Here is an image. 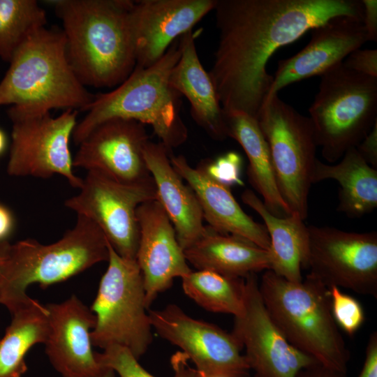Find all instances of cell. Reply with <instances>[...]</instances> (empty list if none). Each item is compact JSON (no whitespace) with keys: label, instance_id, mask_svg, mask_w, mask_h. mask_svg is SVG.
<instances>
[{"label":"cell","instance_id":"obj_38","mask_svg":"<svg viewBox=\"0 0 377 377\" xmlns=\"http://www.w3.org/2000/svg\"><path fill=\"white\" fill-rule=\"evenodd\" d=\"M13 226L10 212L0 202V242L6 241Z\"/></svg>","mask_w":377,"mask_h":377},{"label":"cell","instance_id":"obj_6","mask_svg":"<svg viewBox=\"0 0 377 377\" xmlns=\"http://www.w3.org/2000/svg\"><path fill=\"white\" fill-rule=\"evenodd\" d=\"M259 290L272 320L292 346L324 367L347 373L350 355L332 315L329 288L310 274L292 282L266 270Z\"/></svg>","mask_w":377,"mask_h":377},{"label":"cell","instance_id":"obj_5","mask_svg":"<svg viewBox=\"0 0 377 377\" xmlns=\"http://www.w3.org/2000/svg\"><path fill=\"white\" fill-rule=\"evenodd\" d=\"M74 226L57 242L43 244L34 239L0 242L3 262L0 267V304L13 311L30 297L28 287L41 288L64 281L108 260V240L85 216L77 215Z\"/></svg>","mask_w":377,"mask_h":377},{"label":"cell","instance_id":"obj_3","mask_svg":"<svg viewBox=\"0 0 377 377\" xmlns=\"http://www.w3.org/2000/svg\"><path fill=\"white\" fill-rule=\"evenodd\" d=\"M0 82V106L27 115L52 109L84 112L95 95L73 71L66 52L62 30L43 27L34 32L9 62Z\"/></svg>","mask_w":377,"mask_h":377},{"label":"cell","instance_id":"obj_37","mask_svg":"<svg viewBox=\"0 0 377 377\" xmlns=\"http://www.w3.org/2000/svg\"><path fill=\"white\" fill-rule=\"evenodd\" d=\"M296 377H347V373L331 369L316 363L302 369Z\"/></svg>","mask_w":377,"mask_h":377},{"label":"cell","instance_id":"obj_13","mask_svg":"<svg viewBox=\"0 0 377 377\" xmlns=\"http://www.w3.org/2000/svg\"><path fill=\"white\" fill-rule=\"evenodd\" d=\"M148 313L152 329L179 347L205 376L249 377L243 348L232 332L193 318L175 304Z\"/></svg>","mask_w":377,"mask_h":377},{"label":"cell","instance_id":"obj_31","mask_svg":"<svg viewBox=\"0 0 377 377\" xmlns=\"http://www.w3.org/2000/svg\"><path fill=\"white\" fill-rule=\"evenodd\" d=\"M329 289L334 320L339 327L352 337L364 323V309L358 300L343 293L337 286H332Z\"/></svg>","mask_w":377,"mask_h":377},{"label":"cell","instance_id":"obj_42","mask_svg":"<svg viewBox=\"0 0 377 377\" xmlns=\"http://www.w3.org/2000/svg\"><path fill=\"white\" fill-rule=\"evenodd\" d=\"M203 377H206V376H205L203 375Z\"/></svg>","mask_w":377,"mask_h":377},{"label":"cell","instance_id":"obj_17","mask_svg":"<svg viewBox=\"0 0 377 377\" xmlns=\"http://www.w3.org/2000/svg\"><path fill=\"white\" fill-rule=\"evenodd\" d=\"M136 215L140 239L135 260L142 275L149 309L158 294L172 286L175 278L182 279L192 270L175 228L156 199L140 204Z\"/></svg>","mask_w":377,"mask_h":377},{"label":"cell","instance_id":"obj_40","mask_svg":"<svg viewBox=\"0 0 377 377\" xmlns=\"http://www.w3.org/2000/svg\"><path fill=\"white\" fill-rule=\"evenodd\" d=\"M6 136L5 133L0 128V154H1L6 147Z\"/></svg>","mask_w":377,"mask_h":377},{"label":"cell","instance_id":"obj_10","mask_svg":"<svg viewBox=\"0 0 377 377\" xmlns=\"http://www.w3.org/2000/svg\"><path fill=\"white\" fill-rule=\"evenodd\" d=\"M77 110H65L53 117L50 112L27 115L8 110L12 122L7 173L13 177L47 179L59 175L80 188L83 179L73 172L69 142L77 124Z\"/></svg>","mask_w":377,"mask_h":377},{"label":"cell","instance_id":"obj_33","mask_svg":"<svg viewBox=\"0 0 377 377\" xmlns=\"http://www.w3.org/2000/svg\"><path fill=\"white\" fill-rule=\"evenodd\" d=\"M343 64L355 73L377 78V50L357 49L344 59Z\"/></svg>","mask_w":377,"mask_h":377},{"label":"cell","instance_id":"obj_2","mask_svg":"<svg viewBox=\"0 0 377 377\" xmlns=\"http://www.w3.org/2000/svg\"><path fill=\"white\" fill-rule=\"evenodd\" d=\"M61 21L66 52L84 85L112 87L133 71L136 58L130 0H53Z\"/></svg>","mask_w":377,"mask_h":377},{"label":"cell","instance_id":"obj_4","mask_svg":"<svg viewBox=\"0 0 377 377\" xmlns=\"http://www.w3.org/2000/svg\"><path fill=\"white\" fill-rule=\"evenodd\" d=\"M180 57L179 40L153 65L135 66L131 74L111 91L96 94L77 124L73 139L78 145L101 123L112 119H132L148 124L170 151L183 144L188 131L179 110L181 97L170 77Z\"/></svg>","mask_w":377,"mask_h":377},{"label":"cell","instance_id":"obj_24","mask_svg":"<svg viewBox=\"0 0 377 377\" xmlns=\"http://www.w3.org/2000/svg\"><path fill=\"white\" fill-rule=\"evenodd\" d=\"M224 118L227 136L235 140L246 153L249 182L261 195L266 207L279 217L290 215L279 191L269 147L257 119L239 111H224Z\"/></svg>","mask_w":377,"mask_h":377},{"label":"cell","instance_id":"obj_20","mask_svg":"<svg viewBox=\"0 0 377 377\" xmlns=\"http://www.w3.org/2000/svg\"><path fill=\"white\" fill-rule=\"evenodd\" d=\"M171 164L196 195L209 226L218 232L246 239L268 250L270 239L265 225L246 214L230 187L211 177L201 164L193 168L182 156L170 154Z\"/></svg>","mask_w":377,"mask_h":377},{"label":"cell","instance_id":"obj_22","mask_svg":"<svg viewBox=\"0 0 377 377\" xmlns=\"http://www.w3.org/2000/svg\"><path fill=\"white\" fill-rule=\"evenodd\" d=\"M196 34L191 30L179 37L180 57L172 70L170 82L191 105V114L197 124L213 139L226 138L224 111L213 82L198 57Z\"/></svg>","mask_w":377,"mask_h":377},{"label":"cell","instance_id":"obj_21","mask_svg":"<svg viewBox=\"0 0 377 377\" xmlns=\"http://www.w3.org/2000/svg\"><path fill=\"white\" fill-rule=\"evenodd\" d=\"M171 154L161 142L149 141L144 150L146 165L155 184L156 200L170 219L184 251L202 235L205 226L198 199L172 165Z\"/></svg>","mask_w":377,"mask_h":377},{"label":"cell","instance_id":"obj_27","mask_svg":"<svg viewBox=\"0 0 377 377\" xmlns=\"http://www.w3.org/2000/svg\"><path fill=\"white\" fill-rule=\"evenodd\" d=\"M10 313V323L0 339V377H22L27 371V353L47 339L48 312L46 306L30 297Z\"/></svg>","mask_w":377,"mask_h":377},{"label":"cell","instance_id":"obj_41","mask_svg":"<svg viewBox=\"0 0 377 377\" xmlns=\"http://www.w3.org/2000/svg\"><path fill=\"white\" fill-rule=\"evenodd\" d=\"M3 259H4V256H3V249H2V246H1V245L0 244V267L3 264Z\"/></svg>","mask_w":377,"mask_h":377},{"label":"cell","instance_id":"obj_8","mask_svg":"<svg viewBox=\"0 0 377 377\" xmlns=\"http://www.w3.org/2000/svg\"><path fill=\"white\" fill-rule=\"evenodd\" d=\"M108 268L90 307L96 318L92 345L123 346L139 360L153 339L142 275L136 260L119 256L108 241Z\"/></svg>","mask_w":377,"mask_h":377},{"label":"cell","instance_id":"obj_15","mask_svg":"<svg viewBox=\"0 0 377 377\" xmlns=\"http://www.w3.org/2000/svg\"><path fill=\"white\" fill-rule=\"evenodd\" d=\"M149 141L145 124L112 118L96 126L78 145L73 165L125 184L146 182L152 179L144 156Z\"/></svg>","mask_w":377,"mask_h":377},{"label":"cell","instance_id":"obj_36","mask_svg":"<svg viewBox=\"0 0 377 377\" xmlns=\"http://www.w3.org/2000/svg\"><path fill=\"white\" fill-rule=\"evenodd\" d=\"M363 6L362 23L368 41L377 40V1L361 0Z\"/></svg>","mask_w":377,"mask_h":377},{"label":"cell","instance_id":"obj_29","mask_svg":"<svg viewBox=\"0 0 377 377\" xmlns=\"http://www.w3.org/2000/svg\"><path fill=\"white\" fill-rule=\"evenodd\" d=\"M45 10L36 0H0V57L10 62L36 31L45 27Z\"/></svg>","mask_w":377,"mask_h":377},{"label":"cell","instance_id":"obj_9","mask_svg":"<svg viewBox=\"0 0 377 377\" xmlns=\"http://www.w3.org/2000/svg\"><path fill=\"white\" fill-rule=\"evenodd\" d=\"M257 121L269 147L279 191L291 214L305 220L318 147L311 121L278 94L264 100Z\"/></svg>","mask_w":377,"mask_h":377},{"label":"cell","instance_id":"obj_18","mask_svg":"<svg viewBox=\"0 0 377 377\" xmlns=\"http://www.w3.org/2000/svg\"><path fill=\"white\" fill-rule=\"evenodd\" d=\"M311 31V39L303 49L279 61L265 98L290 84L320 76L368 41L362 20L355 17L337 16Z\"/></svg>","mask_w":377,"mask_h":377},{"label":"cell","instance_id":"obj_28","mask_svg":"<svg viewBox=\"0 0 377 377\" xmlns=\"http://www.w3.org/2000/svg\"><path fill=\"white\" fill-rule=\"evenodd\" d=\"M182 286L188 297L209 311L236 316L242 311L244 278L198 269L182 277Z\"/></svg>","mask_w":377,"mask_h":377},{"label":"cell","instance_id":"obj_30","mask_svg":"<svg viewBox=\"0 0 377 377\" xmlns=\"http://www.w3.org/2000/svg\"><path fill=\"white\" fill-rule=\"evenodd\" d=\"M96 355L101 367L112 369L119 377H155L143 368L138 360L123 346H110L104 349L103 353H96ZM182 352H177L172 355L170 360L174 372L172 377H203V374L192 367Z\"/></svg>","mask_w":377,"mask_h":377},{"label":"cell","instance_id":"obj_34","mask_svg":"<svg viewBox=\"0 0 377 377\" xmlns=\"http://www.w3.org/2000/svg\"><path fill=\"white\" fill-rule=\"evenodd\" d=\"M355 148L369 165L377 168V123Z\"/></svg>","mask_w":377,"mask_h":377},{"label":"cell","instance_id":"obj_14","mask_svg":"<svg viewBox=\"0 0 377 377\" xmlns=\"http://www.w3.org/2000/svg\"><path fill=\"white\" fill-rule=\"evenodd\" d=\"M234 318L232 333L245 348L254 377H296L304 368L318 363L292 346L272 320L256 274L244 277L243 309Z\"/></svg>","mask_w":377,"mask_h":377},{"label":"cell","instance_id":"obj_11","mask_svg":"<svg viewBox=\"0 0 377 377\" xmlns=\"http://www.w3.org/2000/svg\"><path fill=\"white\" fill-rule=\"evenodd\" d=\"M79 189L64 202L65 207L93 221L119 256L135 260L140 239L136 210L140 204L156 199L153 178L125 184L90 170Z\"/></svg>","mask_w":377,"mask_h":377},{"label":"cell","instance_id":"obj_39","mask_svg":"<svg viewBox=\"0 0 377 377\" xmlns=\"http://www.w3.org/2000/svg\"><path fill=\"white\" fill-rule=\"evenodd\" d=\"M96 377H117V374L112 369L104 367L102 371Z\"/></svg>","mask_w":377,"mask_h":377},{"label":"cell","instance_id":"obj_19","mask_svg":"<svg viewBox=\"0 0 377 377\" xmlns=\"http://www.w3.org/2000/svg\"><path fill=\"white\" fill-rule=\"evenodd\" d=\"M46 306L49 332L45 353L63 377H96L104 367L94 352L91 333L96 318L75 295Z\"/></svg>","mask_w":377,"mask_h":377},{"label":"cell","instance_id":"obj_26","mask_svg":"<svg viewBox=\"0 0 377 377\" xmlns=\"http://www.w3.org/2000/svg\"><path fill=\"white\" fill-rule=\"evenodd\" d=\"M327 179L339 183L337 210L347 216L361 217L377 207V169L369 165L355 147L348 149L334 165L316 158L311 183Z\"/></svg>","mask_w":377,"mask_h":377},{"label":"cell","instance_id":"obj_32","mask_svg":"<svg viewBox=\"0 0 377 377\" xmlns=\"http://www.w3.org/2000/svg\"><path fill=\"white\" fill-rule=\"evenodd\" d=\"M202 165L211 177L228 186L242 184L239 178L241 158L237 153L229 152L214 161Z\"/></svg>","mask_w":377,"mask_h":377},{"label":"cell","instance_id":"obj_16","mask_svg":"<svg viewBox=\"0 0 377 377\" xmlns=\"http://www.w3.org/2000/svg\"><path fill=\"white\" fill-rule=\"evenodd\" d=\"M216 0H141L133 1L130 24L136 66L149 67L171 45L214 10Z\"/></svg>","mask_w":377,"mask_h":377},{"label":"cell","instance_id":"obj_25","mask_svg":"<svg viewBox=\"0 0 377 377\" xmlns=\"http://www.w3.org/2000/svg\"><path fill=\"white\" fill-rule=\"evenodd\" d=\"M241 198L264 221L270 239L269 270L290 281H302L308 247V228L304 220L297 214L284 217L274 215L251 190L246 189Z\"/></svg>","mask_w":377,"mask_h":377},{"label":"cell","instance_id":"obj_1","mask_svg":"<svg viewBox=\"0 0 377 377\" xmlns=\"http://www.w3.org/2000/svg\"><path fill=\"white\" fill-rule=\"evenodd\" d=\"M219 43L209 75L223 111L257 119L273 80L275 51L337 16L362 20L359 0H216Z\"/></svg>","mask_w":377,"mask_h":377},{"label":"cell","instance_id":"obj_12","mask_svg":"<svg viewBox=\"0 0 377 377\" xmlns=\"http://www.w3.org/2000/svg\"><path fill=\"white\" fill-rule=\"evenodd\" d=\"M305 268L332 286L377 297V233L309 226Z\"/></svg>","mask_w":377,"mask_h":377},{"label":"cell","instance_id":"obj_7","mask_svg":"<svg viewBox=\"0 0 377 377\" xmlns=\"http://www.w3.org/2000/svg\"><path fill=\"white\" fill-rule=\"evenodd\" d=\"M309 112L323 158L337 162L377 123V78L355 73L342 62L320 75Z\"/></svg>","mask_w":377,"mask_h":377},{"label":"cell","instance_id":"obj_23","mask_svg":"<svg viewBox=\"0 0 377 377\" xmlns=\"http://www.w3.org/2000/svg\"><path fill=\"white\" fill-rule=\"evenodd\" d=\"M187 262L198 269L210 270L228 276L244 278L269 270L270 254L255 244L205 226L202 235L184 251Z\"/></svg>","mask_w":377,"mask_h":377},{"label":"cell","instance_id":"obj_35","mask_svg":"<svg viewBox=\"0 0 377 377\" xmlns=\"http://www.w3.org/2000/svg\"><path fill=\"white\" fill-rule=\"evenodd\" d=\"M357 377H377V332H372L369 338L365 359Z\"/></svg>","mask_w":377,"mask_h":377}]
</instances>
